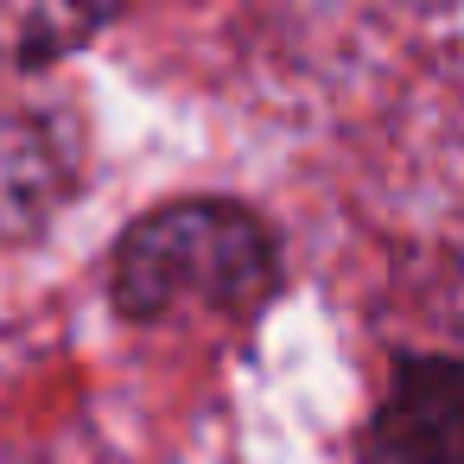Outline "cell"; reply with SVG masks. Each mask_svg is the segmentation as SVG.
<instances>
[{
	"mask_svg": "<svg viewBox=\"0 0 464 464\" xmlns=\"http://www.w3.org/2000/svg\"><path fill=\"white\" fill-rule=\"evenodd\" d=\"M280 286L274 229L229 198H185L140 217L109 267V293L140 324L248 318Z\"/></svg>",
	"mask_w": 464,
	"mask_h": 464,
	"instance_id": "1",
	"label": "cell"
},
{
	"mask_svg": "<svg viewBox=\"0 0 464 464\" xmlns=\"http://www.w3.org/2000/svg\"><path fill=\"white\" fill-rule=\"evenodd\" d=\"M83 179L77 121L52 102H0V242L39 236Z\"/></svg>",
	"mask_w": 464,
	"mask_h": 464,
	"instance_id": "2",
	"label": "cell"
},
{
	"mask_svg": "<svg viewBox=\"0 0 464 464\" xmlns=\"http://www.w3.org/2000/svg\"><path fill=\"white\" fill-rule=\"evenodd\" d=\"M464 439V375L451 356H407L375 413L369 451L394 464H451Z\"/></svg>",
	"mask_w": 464,
	"mask_h": 464,
	"instance_id": "3",
	"label": "cell"
},
{
	"mask_svg": "<svg viewBox=\"0 0 464 464\" xmlns=\"http://www.w3.org/2000/svg\"><path fill=\"white\" fill-rule=\"evenodd\" d=\"M121 0H0V64H52L90 45Z\"/></svg>",
	"mask_w": 464,
	"mask_h": 464,
	"instance_id": "4",
	"label": "cell"
}]
</instances>
